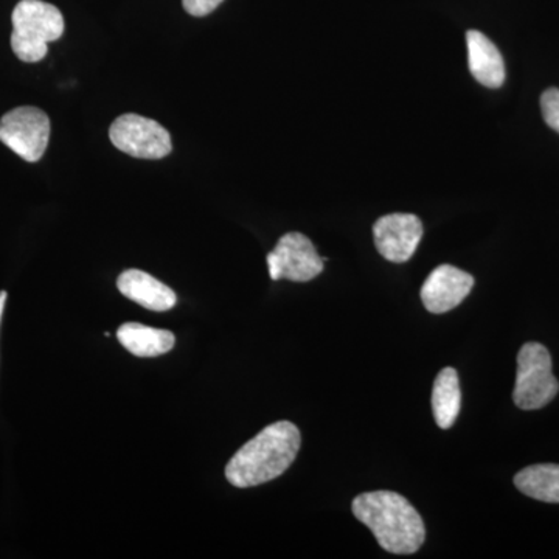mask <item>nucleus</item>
Returning a JSON list of instances; mask_svg holds the SVG:
<instances>
[{
	"instance_id": "obj_1",
	"label": "nucleus",
	"mask_w": 559,
	"mask_h": 559,
	"mask_svg": "<svg viewBox=\"0 0 559 559\" xmlns=\"http://www.w3.org/2000/svg\"><path fill=\"white\" fill-rule=\"evenodd\" d=\"M300 447V430L294 423H274L230 459L226 466V479L237 488L267 484L289 469Z\"/></svg>"
},
{
	"instance_id": "obj_2",
	"label": "nucleus",
	"mask_w": 559,
	"mask_h": 559,
	"mask_svg": "<svg viewBox=\"0 0 559 559\" xmlns=\"http://www.w3.org/2000/svg\"><path fill=\"white\" fill-rule=\"evenodd\" d=\"M356 520L370 528L389 554L412 555L426 539L425 522L409 500L399 492H364L353 500Z\"/></svg>"
},
{
	"instance_id": "obj_3",
	"label": "nucleus",
	"mask_w": 559,
	"mask_h": 559,
	"mask_svg": "<svg viewBox=\"0 0 559 559\" xmlns=\"http://www.w3.org/2000/svg\"><path fill=\"white\" fill-rule=\"evenodd\" d=\"M11 21V49L24 62L43 61L49 51V43L60 39L64 33L61 11L43 0H21Z\"/></svg>"
},
{
	"instance_id": "obj_4",
	"label": "nucleus",
	"mask_w": 559,
	"mask_h": 559,
	"mask_svg": "<svg viewBox=\"0 0 559 559\" xmlns=\"http://www.w3.org/2000/svg\"><path fill=\"white\" fill-rule=\"evenodd\" d=\"M559 392V382L551 371L549 349L538 342H528L518 355L516 384L513 401L522 411L543 409Z\"/></svg>"
},
{
	"instance_id": "obj_5",
	"label": "nucleus",
	"mask_w": 559,
	"mask_h": 559,
	"mask_svg": "<svg viewBox=\"0 0 559 559\" xmlns=\"http://www.w3.org/2000/svg\"><path fill=\"white\" fill-rule=\"evenodd\" d=\"M110 142L117 150L138 159H164L171 153L170 132L156 120L138 114H123L109 128Z\"/></svg>"
},
{
	"instance_id": "obj_6",
	"label": "nucleus",
	"mask_w": 559,
	"mask_h": 559,
	"mask_svg": "<svg viewBox=\"0 0 559 559\" xmlns=\"http://www.w3.org/2000/svg\"><path fill=\"white\" fill-rule=\"evenodd\" d=\"M49 139V116L33 106L10 110L0 120V142L31 164L44 156Z\"/></svg>"
},
{
	"instance_id": "obj_7",
	"label": "nucleus",
	"mask_w": 559,
	"mask_h": 559,
	"mask_svg": "<svg viewBox=\"0 0 559 559\" xmlns=\"http://www.w3.org/2000/svg\"><path fill=\"white\" fill-rule=\"evenodd\" d=\"M267 267L274 282L285 278L305 283L322 274L323 259H320L310 238L299 231H289L280 238L267 255Z\"/></svg>"
},
{
	"instance_id": "obj_8",
	"label": "nucleus",
	"mask_w": 559,
	"mask_h": 559,
	"mask_svg": "<svg viewBox=\"0 0 559 559\" xmlns=\"http://www.w3.org/2000/svg\"><path fill=\"white\" fill-rule=\"evenodd\" d=\"M423 223L411 213L382 216L373 226L374 246L385 260L406 263L414 257L421 241Z\"/></svg>"
},
{
	"instance_id": "obj_9",
	"label": "nucleus",
	"mask_w": 559,
	"mask_h": 559,
	"mask_svg": "<svg viewBox=\"0 0 559 559\" xmlns=\"http://www.w3.org/2000/svg\"><path fill=\"white\" fill-rule=\"evenodd\" d=\"M474 283L476 280L468 272L451 264H441L430 272L421 286L423 305L432 314H444L468 297Z\"/></svg>"
},
{
	"instance_id": "obj_10",
	"label": "nucleus",
	"mask_w": 559,
	"mask_h": 559,
	"mask_svg": "<svg viewBox=\"0 0 559 559\" xmlns=\"http://www.w3.org/2000/svg\"><path fill=\"white\" fill-rule=\"evenodd\" d=\"M117 288L128 299L150 311L164 312L175 308L178 297L160 280L139 270H128L117 280Z\"/></svg>"
},
{
	"instance_id": "obj_11",
	"label": "nucleus",
	"mask_w": 559,
	"mask_h": 559,
	"mask_svg": "<svg viewBox=\"0 0 559 559\" xmlns=\"http://www.w3.org/2000/svg\"><path fill=\"white\" fill-rule=\"evenodd\" d=\"M469 70L474 79L488 90H499L506 81V62L498 47L477 31L466 33Z\"/></svg>"
},
{
	"instance_id": "obj_12",
	"label": "nucleus",
	"mask_w": 559,
	"mask_h": 559,
	"mask_svg": "<svg viewBox=\"0 0 559 559\" xmlns=\"http://www.w3.org/2000/svg\"><path fill=\"white\" fill-rule=\"evenodd\" d=\"M117 340L138 358H156L171 352L176 337L171 331L151 329L142 323H124L117 331Z\"/></svg>"
},
{
	"instance_id": "obj_13",
	"label": "nucleus",
	"mask_w": 559,
	"mask_h": 559,
	"mask_svg": "<svg viewBox=\"0 0 559 559\" xmlns=\"http://www.w3.org/2000/svg\"><path fill=\"white\" fill-rule=\"evenodd\" d=\"M462 407V392L457 371L447 367L436 378L432 389V412L440 429H450L454 425Z\"/></svg>"
},
{
	"instance_id": "obj_14",
	"label": "nucleus",
	"mask_w": 559,
	"mask_h": 559,
	"mask_svg": "<svg viewBox=\"0 0 559 559\" xmlns=\"http://www.w3.org/2000/svg\"><path fill=\"white\" fill-rule=\"evenodd\" d=\"M522 495L540 502L559 503V465H533L514 477Z\"/></svg>"
},
{
	"instance_id": "obj_15",
	"label": "nucleus",
	"mask_w": 559,
	"mask_h": 559,
	"mask_svg": "<svg viewBox=\"0 0 559 559\" xmlns=\"http://www.w3.org/2000/svg\"><path fill=\"white\" fill-rule=\"evenodd\" d=\"M540 110L551 130L559 132V90L544 92L540 97Z\"/></svg>"
},
{
	"instance_id": "obj_16",
	"label": "nucleus",
	"mask_w": 559,
	"mask_h": 559,
	"mask_svg": "<svg viewBox=\"0 0 559 559\" xmlns=\"http://www.w3.org/2000/svg\"><path fill=\"white\" fill-rule=\"evenodd\" d=\"M224 0H182L183 9L191 16L204 17L213 13Z\"/></svg>"
},
{
	"instance_id": "obj_17",
	"label": "nucleus",
	"mask_w": 559,
	"mask_h": 559,
	"mask_svg": "<svg viewBox=\"0 0 559 559\" xmlns=\"http://www.w3.org/2000/svg\"><path fill=\"white\" fill-rule=\"evenodd\" d=\"M7 297H9L7 290H0V323H2V316L3 310H5Z\"/></svg>"
}]
</instances>
